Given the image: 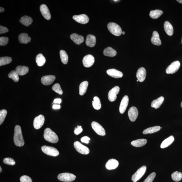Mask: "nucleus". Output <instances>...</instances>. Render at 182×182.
<instances>
[{
  "instance_id": "nucleus-1",
  "label": "nucleus",
  "mask_w": 182,
  "mask_h": 182,
  "mask_svg": "<svg viewBox=\"0 0 182 182\" xmlns=\"http://www.w3.org/2000/svg\"><path fill=\"white\" fill-rule=\"evenodd\" d=\"M14 141L15 145L19 147H21L24 145V141L21 129L19 125H16L15 128Z\"/></svg>"
},
{
  "instance_id": "nucleus-2",
  "label": "nucleus",
  "mask_w": 182,
  "mask_h": 182,
  "mask_svg": "<svg viewBox=\"0 0 182 182\" xmlns=\"http://www.w3.org/2000/svg\"><path fill=\"white\" fill-rule=\"evenodd\" d=\"M44 137L46 140L51 143H57L59 140L57 135L49 128H47L45 129L44 132Z\"/></svg>"
},
{
  "instance_id": "nucleus-3",
  "label": "nucleus",
  "mask_w": 182,
  "mask_h": 182,
  "mask_svg": "<svg viewBox=\"0 0 182 182\" xmlns=\"http://www.w3.org/2000/svg\"><path fill=\"white\" fill-rule=\"evenodd\" d=\"M107 28L109 30L112 34L116 36H120L122 33V31L120 27L116 23L110 22L108 24Z\"/></svg>"
},
{
  "instance_id": "nucleus-4",
  "label": "nucleus",
  "mask_w": 182,
  "mask_h": 182,
  "mask_svg": "<svg viewBox=\"0 0 182 182\" xmlns=\"http://www.w3.org/2000/svg\"><path fill=\"white\" fill-rule=\"evenodd\" d=\"M58 179L62 181L69 182L73 181L76 179V176L72 173H64L58 176Z\"/></svg>"
},
{
  "instance_id": "nucleus-5",
  "label": "nucleus",
  "mask_w": 182,
  "mask_h": 182,
  "mask_svg": "<svg viewBox=\"0 0 182 182\" xmlns=\"http://www.w3.org/2000/svg\"><path fill=\"white\" fill-rule=\"evenodd\" d=\"M42 151L48 155L56 156L59 154V152L56 148L51 146H43L42 147Z\"/></svg>"
},
{
  "instance_id": "nucleus-6",
  "label": "nucleus",
  "mask_w": 182,
  "mask_h": 182,
  "mask_svg": "<svg viewBox=\"0 0 182 182\" xmlns=\"http://www.w3.org/2000/svg\"><path fill=\"white\" fill-rule=\"evenodd\" d=\"M180 66V62L178 61L174 62L166 69V73L167 74H174L178 71Z\"/></svg>"
},
{
  "instance_id": "nucleus-7",
  "label": "nucleus",
  "mask_w": 182,
  "mask_h": 182,
  "mask_svg": "<svg viewBox=\"0 0 182 182\" xmlns=\"http://www.w3.org/2000/svg\"><path fill=\"white\" fill-rule=\"evenodd\" d=\"M146 167L145 166H142L138 169L137 171L131 177V180L133 182H136L143 176L146 172Z\"/></svg>"
},
{
  "instance_id": "nucleus-8",
  "label": "nucleus",
  "mask_w": 182,
  "mask_h": 182,
  "mask_svg": "<svg viewBox=\"0 0 182 182\" xmlns=\"http://www.w3.org/2000/svg\"><path fill=\"white\" fill-rule=\"evenodd\" d=\"M74 147L77 151L79 153L83 154H87L89 153V148L81 144L78 141L75 142L74 143Z\"/></svg>"
},
{
  "instance_id": "nucleus-9",
  "label": "nucleus",
  "mask_w": 182,
  "mask_h": 182,
  "mask_svg": "<svg viewBox=\"0 0 182 182\" xmlns=\"http://www.w3.org/2000/svg\"><path fill=\"white\" fill-rule=\"evenodd\" d=\"M91 127L94 131L98 135L104 136L106 135L105 130L103 127L99 123L95 121H93L91 123Z\"/></svg>"
},
{
  "instance_id": "nucleus-10",
  "label": "nucleus",
  "mask_w": 182,
  "mask_h": 182,
  "mask_svg": "<svg viewBox=\"0 0 182 182\" xmlns=\"http://www.w3.org/2000/svg\"><path fill=\"white\" fill-rule=\"evenodd\" d=\"M45 117L42 115L37 116L33 121V126L36 129H39L43 126L45 122Z\"/></svg>"
},
{
  "instance_id": "nucleus-11",
  "label": "nucleus",
  "mask_w": 182,
  "mask_h": 182,
  "mask_svg": "<svg viewBox=\"0 0 182 182\" xmlns=\"http://www.w3.org/2000/svg\"><path fill=\"white\" fill-rule=\"evenodd\" d=\"M120 87L118 86L113 88L109 92L108 98L109 101L112 102L116 101L117 98V95L120 92Z\"/></svg>"
},
{
  "instance_id": "nucleus-12",
  "label": "nucleus",
  "mask_w": 182,
  "mask_h": 182,
  "mask_svg": "<svg viewBox=\"0 0 182 182\" xmlns=\"http://www.w3.org/2000/svg\"><path fill=\"white\" fill-rule=\"evenodd\" d=\"M83 64L85 67L89 68L93 65L95 62V58L90 54L85 56L83 59Z\"/></svg>"
},
{
  "instance_id": "nucleus-13",
  "label": "nucleus",
  "mask_w": 182,
  "mask_h": 182,
  "mask_svg": "<svg viewBox=\"0 0 182 182\" xmlns=\"http://www.w3.org/2000/svg\"><path fill=\"white\" fill-rule=\"evenodd\" d=\"M73 18L76 21L82 24H87L89 21L88 17L84 14L73 16Z\"/></svg>"
},
{
  "instance_id": "nucleus-14",
  "label": "nucleus",
  "mask_w": 182,
  "mask_h": 182,
  "mask_svg": "<svg viewBox=\"0 0 182 182\" xmlns=\"http://www.w3.org/2000/svg\"><path fill=\"white\" fill-rule=\"evenodd\" d=\"M128 114L129 120L132 122L135 121L138 115L137 109L135 107H131L129 110Z\"/></svg>"
},
{
  "instance_id": "nucleus-15",
  "label": "nucleus",
  "mask_w": 182,
  "mask_h": 182,
  "mask_svg": "<svg viewBox=\"0 0 182 182\" xmlns=\"http://www.w3.org/2000/svg\"><path fill=\"white\" fill-rule=\"evenodd\" d=\"M129 98L127 95H125L121 100L120 106V112L121 114H123L127 109L128 105Z\"/></svg>"
},
{
  "instance_id": "nucleus-16",
  "label": "nucleus",
  "mask_w": 182,
  "mask_h": 182,
  "mask_svg": "<svg viewBox=\"0 0 182 182\" xmlns=\"http://www.w3.org/2000/svg\"><path fill=\"white\" fill-rule=\"evenodd\" d=\"M40 10L41 14L46 19L49 20L51 19V14L46 5L45 4L42 5L40 6Z\"/></svg>"
},
{
  "instance_id": "nucleus-17",
  "label": "nucleus",
  "mask_w": 182,
  "mask_h": 182,
  "mask_svg": "<svg viewBox=\"0 0 182 182\" xmlns=\"http://www.w3.org/2000/svg\"><path fill=\"white\" fill-rule=\"evenodd\" d=\"M56 77L54 75H47L42 77L41 81L42 83L45 85H48L52 84L55 81Z\"/></svg>"
},
{
  "instance_id": "nucleus-18",
  "label": "nucleus",
  "mask_w": 182,
  "mask_h": 182,
  "mask_svg": "<svg viewBox=\"0 0 182 182\" xmlns=\"http://www.w3.org/2000/svg\"><path fill=\"white\" fill-rule=\"evenodd\" d=\"M107 73L109 76L116 78H121L123 75L120 71L114 69L108 70L107 71Z\"/></svg>"
},
{
  "instance_id": "nucleus-19",
  "label": "nucleus",
  "mask_w": 182,
  "mask_h": 182,
  "mask_svg": "<svg viewBox=\"0 0 182 182\" xmlns=\"http://www.w3.org/2000/svg\"><path fill=\"white\" fill-rule=\"evenodd\" d=\"M146 75L145 69L143 67L140 68L137 72L136 77L140 82H143L145 80Z\"/></svg>"
},
{
  "instance_id": "nucleus-20",
  "label": "nucleus",
  "mask_w": 182,
  "mask_h": 182,
  "mask_svg": "<svg viewBox=\"0 0 182 182\" xmlns=\"http://www.w3.org/2000/svg\"><path fill=\"white\" fill-rule=\"evenodd\" d=\"M119 163L115 159H111L106 163L105 166L107 169L109 170L116 169L118 167Z\"/></svg>"
},
{
  "instance_id": "nucleus-21",
  "label": "nucleus",
  "mask_w": 182,
  "mask_h": 182,
  "mask_svg": "<svg viewBox=\"0 0 182 182\" xmlns=\"http://www.w3.org/2000/svg\"><path fill=\"white\" fill-rule=\"evenodd\" d=\"M151 41L153 44L156 46L161 45L162 42L160 38L159 35L156 31H154L152 33Z\"/></svg>"
},
{
  "instance_id": "nucleus-22",
  "label": "nucleus",
  "mask_w": 182,
  "mask_h": 182,
  "mask_svg": "<svg viewBox=\"0 0 182 182\" xmlns=\"http://www.w3.org/2000/svg\"><path fill=\"white\" fill-rule=\"evenodd\" d=\"M70 38L77 45H80L84 41V38L82 35L77 33H73L71 35Z\"/></svg>"
},
{
  "instance_id": "nucleus-23",
  "label": "nucleus",
  "mask_w": 182,
  "mask_h": 182,
  "mask_svg": "<svg viewBox=\"0 0 182 182\" xmlns=\"http://www.w3.org/2000/svg\"><path fill=\"white\" fill-rule=\"evenodd\" d=\"M96 43V39L94 35H87V37L86 44L89 47H93L95 45Z\"/></svg>"
},
{
  "instance_id": "nucleus-24",
  "label": "nucleus",
  "mask_w": 182,
  "mask_h": 182,
  "mask_svg": "<svg viewBox=\"0 0 182 182\" xmlns=\"http://www.w3.org/2000/svg\"><path fill=\"white\" fill-rule=\"evenodd\" d=\"M19 41L20 43L27 44L31 41V37L26 33H21L19 36Z\"/></svg>"
},
{
  "instance_id": "nucleus-25",
  "label": "nucleus",
  "mask_w": 182,
  "mask_h": 182,
  "mask_svg": "<svg viewBox=\"0 0 182 182\" xmlns=\"http://www.w3.org/2000/svg\"><path fill=\"white\" fill-rule=\"evenodd\" d=\"M164 28L165 32L169 36H172L173 33V28L170 23L168 21L165 22L164 24Z\"/></svg>"
},
{
  "instance_id": "nucleus-26",
  "label": "nucleus",
  "mask_w": 182,
  "mask_h": 182,
  "mask_svg": "<svg viewBox=\"0 0 182 182\" xmlns=\"http://www.w3.org/2000/svg\"><path fill=\"white\" fill-rule=\"evenodd\" d=\"M174 140V137L173 136H171L167 139H165L163 141L161 145V147L162 148H164L168 147L169 145L172 143Z\"/></svg>"
},
{
  "instance_id": "nucleus-27",
  "label": "nucleus",
  "mask_w": 182,
  "mask_h": 182,
  "mask_svg": "<svg viewBox=\"0 0 182 182\" xmlns=\"http://www.w3.org/2000/svg\"><path fill=\"white\" fill-rule=\"evenodd\" d=\"M164 98L163 97H161L156 100L153 101L151 103V106L152 108H154L157 109L159 108L164 102Z\"/></svg>"
},
{
  "instance_id": "nucleus-28",
  "label": "nucleus",
  "mask_w": 182,
  "mask_h": 182,
  "mask_svg": "<svg viewBox=\"0 0 182 182\" xmlns=\"http://www.w3.org/2000/svg\"><path fill=\"white\" fill-rule=\"evenodd\" d=\"M20 22L23 25L26 26H28L32 24L33 20L30 17L24 16L21 18Z\"/></svg>"
},
{
  "instance_id": "nucleus-29",
  "label": "nucleus",
  "mask_w": 182,
  "mask_h": 182,
  "mask_svg": "<svg viewBox=\"0 0 182 182\" xmlns=\"http://www.w3.org/2000/svg\"><path fill=\"white\" fill-rule=\"evenodd\" d=\"M147 143V140L144 139H139L131 142V144L135 147H141L145 145Z\"/></svg>"
},
{
  "instance_id": "nucleus-30",
  "label": "nucleus",
  "mask_w": 182,
  "mask_h": 182,
  "mask_svg": "<svg viewBox=\"0 0 182 182\" xmlns=\"http://www.w3.org/2000/svg\"><path fill=\"white\" fill-rule=\"evenodd\" d=\"M16 72L19 75L23 76L28 73L29 68L28 67L25 66H18L16 68Z\"/></svg>"
},
{
  "instance_id": "nucleus-31",
  "label": "nucleus",
  "mask_w": 182,
  "mask_h": 182,
  "mask_svg": "<svg viewBox=\"0 0 182 182\" xmlns=\"http://www.w3.org/2000/svg\"><path fill=\"white\" fill-rule=\"evenodd\" d=\"M89 82L87 81H84L82 82L79 86V94L83 95L86 93L87 87H88Z\"/></svg>"
},
{
  "instance_id": "nucleus-32",
  "label": "nucleus",
  "mask_w": 182,
  "mask_h": 182,
  "mask_svg": "<svg viewBox=\"0 0 182 182\" xmlns=\"http://www.w3.org/2000/svg\"><path fill=\"white\" fill-rule=\"evenodd\" d=\"M104 54L106 56L113 57L116 55L117 52L115 50L113 49L112 48L108 47L104 49Z\"/></svg>"
},
{
  "instance_id": "nucleus-33",
  "label": "nucleus",
  "mask_w": 182,
  "mask_h": 182,
  "mask_svg": "<svg viewBox=\"0 0 182 182\" xmlns=\"http://www.w3.org/2000/svg\"><path fill=\"white\" fill-rule=\"evenodd\" d=\"M161 128H162V127H161L159 126H156L150 127L144 130L143 131V133L144 134L154 133L160 131Z\"/></svg>"
},
{
  "instance_id": "nucleus-34",
  "label": "nucleus",
  "mask_w": 182,
  "mask_h": 182,
  "mask_svg": "<svg viewBox=\"0 0 182 182\" xmlns=\"http://www.w3.org/2000/svg\"><path fill=\"white\" fill-rule=\"evenodd\" d=\"M46 59L44 56L42 54H39L36 57V62L37 66H42L45 64L46 62Z\"/></svg>"
},
{
  "instance_id": "nucleus-35",
  "label": "nucleus",
  "mask_w": 182,
  "mask_h": 182,
  "mask_svg": "<svg viewBox=\"0 0 182 182\" xmlns=\"http://www.w3.org/2000/svg\"><path fill=\"white\" fill-rule=\"evenodd\" d=\"M163 12L162 10H152L150 12L149 16L150 17L154 19H156L162 15Z\"/></svg>"
},
{
  "instance_id": "nucleus-36",
  "label": "nucleus",
  "mask_w": 182,
  "mask_h": 182,
  "mask_svg": "<svg viewBox=\"0 0 182 182\" xmlns=\"http://www.w3.org/2000/svg\"><path fill=\"white\" fill-rule=\"evenodd\" d=\"M60 55L62 62L64 64H67L68 62V56L66 52L63 50L60 52Z\"/></svg>"
},
{
  "instance_id": "nucleus-37",
  "label": "nucleus",
  "mask_w": 182,
  "mask_h": 182,
  "mask_svg": "<svg viewBox=\"0 0 182 182\" xmlns=\"http://www.w3.org/2000/svg\"><path fill=\"white\" fill-rule=\"evenodd\" d=\"M93 106L95 109L98 110L101 107V104L100 99L97 97H95L93 98Z\"/></svg>"
},
{
  "instance_id": "nucleus-38",
  "label": "nucleus",
  "mask_w": 182,
  "mask_h": 182,
  "mask_svg": "<svg viewBox=\"0 0 182 182\" xmlns=\"http://www.w3.org/2000/svg\"><path fill=\"white\" fill-rule=\"evenodd\" d=\"M171 177L173 181L175 182L179 181H181L182 179V173L176 171L172 174Z\"/></svg>"
},
{
  "instance_id": "nucleus-39",
  "label": "nucleus",
  "mask_w": 182,
  "mask_h": 182,
  "mask_svg": "<svg viewBox=\"0 0 182 182\" xmlns=\"http://www.w3.org/2000/svg\"><path fill=\"white\" fill-rule=\"evenodd\" d=\"M19 75L16 71H12L10 72L9 75L8 77L10 78H11L15 82H18L19 80Z\"/></svg>"
},
{
  "instance_id": "nucleus-40",
  "label": "nucleus",
  "mask_w": 182,
  "mask_h": 182,
  "mask_svg": "<svg viewBox=\"0 0 182 182\" xmlns=\"http://www.w3.org/2000/svg\"><path fill=\"white\" fill-rule=\"evenodd\" d=\"M12 59L9 57H2L0 58V66H1L10 63Z\"/></svg>"
},
{
  "instance_id": "nucleus-41",
  "label": "nucleus",
  "mask_w": 182,
  "mask_h": 182,
  "mask_svg": "<svg viewBox=\"0 0 182 182\" xmlns=\"http://www.w3.org/2000/svg\"><path fill=\"white\" fill-rule=\"evenodd\" d=\"M52 89L56 93H57L60 95H62L63 91L59 84L56 83L54 84L52 87Z\"/></svg>"
},
{
  "instance_id": "nucleus-42",
  "label": "nucleus",
  "mask_w": 182,
  "mask_h": 182,
  "mask_svg": "<svg viewBox=\"0 0 182 182\" xmlns=\"http://www.w3.org/2000/svg\"><path fill=\"white\" fill-rule=\"evenodd\" d=\"M7 114V111L3 109L0 111V125L3 123Z\"/></svg>"
},
{
  "instance_id": "nucleus-43",
  "label": "nucleus",
  "mask_w": 182,
  "mask_h": 182,
  "mask_svg": "<svg viewBox=\"0 0 182 182\" xmlns=\"http://www.w3.org/2000/svg\"><path fill=\"white\" fill-rule=\"evenodd\" d=\"M3 162L6 164L12 165V166L15 165L16 163L15 161L13 159L10 158H4L3 160Z\"/></svg>"
},
{
  "instance_id": "nucleus-44",
  "label": "nucleus",
  "mask_w": 182,
  "mask_h": 182,
  "mask_svg": "<svg viewBox=\"0 0 182 182\" xmlns=\"http://www.w3.org/2000/svg\"><path fill=\"white\" fill-rule=\"evenodd\" d=\"M9 39L8 37H0V45L3 46L7 45L9 42Z\"/></svg>"
},
{
  "instance_id": "nucleus-45",
  "label": "nucleus",
  "mask_w": 182,
  "mask_h": 182,
  "mask_svg": "<svg viewBox=\"0 0 182 182\" xmlns=\"http://www.w3.org/2000/svg\"><path fill=\"white\" fill-rule=\"evenodd\" d=\"M156 173L155 172H152L146 178L143 182H152L155 177Z\"/></svg>"
},
{
  "instance_id": "nucleus-46",
  "label": "nucleus",
  "mask_w": 182,
  "mask_h": 182,
  "mask_svg": "<svg viewBox=\"0 0 182 182\" xmlns=\"http://www.w3.org/2000/svg\"><path fill=\"white\" fill-rule=\"evenodd\" d=\"M20 181L21 182H32L31 178L27 175H24L21 177Z\"/></svg>"
},
{
  "instance_id": "nucleus-47",
  "label": "nucleus",
  "mask_w": 182,
  "mask_h": 182,
  "mask_svg": "<svg viewBox=\"0 0 182 182\" xmlns=\"http://www.w3.org/2000/svg\"><path fill=\"white\" fill-rule=\"evenodd\" d=\"M83 131V129L81 126H78L75 128L74 133L76 135L80 134Z\"/></svg>"
},
{
  "instance_id": "nucleus-48",
  "label": "nucleus",
  "mask_w": 182,
  "mask_h": 182,
  "mask_svg": "<svg viewBox=\"0 0 182 182\" xmlns=\"http://www.w3.org/2000/svg\"><path fill=\"white\" fill-rule=\"evenodd\" d=\"M8 31H9V30L6 27L2 26H0V34L7 33Z\"/></svg>"
},
{
  "instance_id": "nucleus-49",
  "label": "nucleus",
  "mask_w": 182,
  "mask_h": 182,
  "mask_svg": "<svg viewBox=\"0 0 182 182\" xmlns=\"http://www.w3.org/2000/svg\"><path fill=\"white\" fill-rule=\"evenodd\" d=\"M90 139L88 137L84 136L81 138V141L83 143L88 144L89 143V141Z\"/></svg>"
},
{
  "instance_id": "nucleus-50",
  "label": "nucleus",
  "mask_w": 182,
  "mask_h": 182,
  "mask_svg": "<svg viewBox=\"0 0 182 182\" xmlns=\"http://www.w3.org/2000/svg\"><path fill=\"white\" fill-rule=\"evenodd\" d=\"M62 100L59 98H57L54 100V102L55 103H57L58 104H60L61 103Z\"/></svg>"
},
{
  "instance_id": "nucleus-51",
  "label": "nucleus",
  "mask_w": 182,
  "mask_h": 182,
  "mask_svg": "<svg viewBox=\"0 0 182 182\" xmlns=\"http://www.w3.org/2000/svg\"><path fill=\"white\" fill-rule=\"evenodd\" d=\"M52 108H53L54 109H60L61 108V106L60 105V104H54L52 107Z\"/></svg>"
},
{
  "instance_id": "nucleus-52",
  "label": "nucleus",
  "mask_w": 182,
  "mask_h": 182,
  "mask_svg": "<svg viewBox=\"0 0 182 182\" xmlns=\"http://www.w3.org/2000/svg\"><path fill=\"white\" fill-rule=\"evenodd\" d=\"M4 11H5V9L3 8L2 7H0V12H3Z\"/></svg>"
},
{
  "instance_id": "nucleus-53",
  "label": "nucleus",
  "mask_w": 182,
  "mask_h": 182,
  "mask_svg": "<svg viewBox=\"0 0 182 182\" xmlns=\"http://www.w3.org/2000/svg\"><path fill=\"white\" fill-rule=\"evenodd\" d=\"M177 1L179 3L182 4V0H177Z\"/></svg>"
},
{
  "instance_id": "nucleus-54",
  "label": "nucleus",
  "mask_w": 182,
  "mask_h": 182,
  "mask_svg": "<svg viewBox=\"0 0 182 182\" xmlns=\"http://www.w3.org/2000/svg\"><path fill=\"white\" fill-rule=\"evenodd\" d=\"M2 171V169L1 166L0 167V172H1Z\"/></svg>"
},
{
  "instance_id": "nucleus-55",
  "label": "nucleus",
  "mask_w": 182,
  "mask_h": 182,
  "mask_svg": "<svg viewBox=\"0 0 182 182\" xmlns=\"http://www.w3.org/2000/svg\"><path fill=\"white\" fill-rule=\"evenodd\" d=\"M125 31H123V32H122V34L123 35H124L125 34Z\"/></svg>"
},
{
  "instance_id": "nucleus-56",
  "label": "nucleus",
  "mask_w": 182,
  "mask_h": 182,
  "mask_svg": "<svg viewBox=\"0 0 182 182\" xmlns=\"http://www.w3.org/2000/svg\"><path fill=\"white\" fill-rule=\"evenodd\" d=\"M181 107L182 108V102H181Z\"/></svg>"
},
{
  "instance_id": "nucleus-57",
  "label": "nucleus",
  "mask_w": 182,
  "mask_h": 182,
  "mask_svg": "<svg viewBox=\"0 0 182 182\" xmlns=\"http://www.w3.org/2000/svg\"><path fill=\"white\" fill-rule=\"evenodd\" d=\"M115 2H116L117 1H114Z\"/></svg>"
},
{
  "instance_id": "nucleus-58",
  "label": "nucleus",
  "mask_w": 182,
  "mask_h": 182,
  "mask_svg": "<svg viewBox=\"0 0 182 182\" xmlns=\"http://www.w3.org/2000/svg\"><path fill=\"white\" fill-rule=\"evenodd\" d=\"M181 43H182V38Z\"/></svg>"
},
{
  "instance_id": "nucleus-59",
  "label": "nucleus",
  "mask_w": 182,
  "mask_h": 182,
  "mask_svg": "<svg viewBox=\"0 0 182 182\" xmlns=\"http://www.w3.org/2000/svg\"><path fill=\"white\" fill-rule=\"evenodd\" d=\"M137 82H138V81H138V80H137Z\"/></svg>"
}]
</instances>
